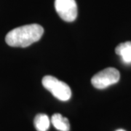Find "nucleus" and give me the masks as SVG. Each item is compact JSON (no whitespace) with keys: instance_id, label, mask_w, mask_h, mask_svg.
<instances>
[{"instance_id":"8","label":"nucleus","mask_w":131,"mask_h":131,"mask_svg":"<svg viewBox=\"0 0 131 131\" xmlns=\"http://www.w3.org/2000/svg\"><path fill=\"white\" fill-rule=\"evenodd\" d=\"M116 131H125V130H122V129H119V130H117Z\"/></svg>"},{"instance_id":"6","label":"nucleus","mask_w":131,"mask_h":131,"mask_svg":"<svg viewBox=\"0 0 131 131\" xmlns=\"http://www.w3.org/2000/svg\"><path fill=\"white\" fill-rule=\"evenodd\" d=\"M52 125L60 131H69L70 124L66 117H63L61 114H55L51 118Z\"/></svg>"},{"instance_id":"7","label":"nucleus","mask_w":131,"mask_h":131,"mask_svg":"<svg viewBox=\"0 0 131 131\" xmlns=\"http://www.w3.org/2000/svg\"><path fill=\"white\" fill-rule=\"evenodd\" d=\"M50 121L47 114H39L34 120V125L37 131H47L50 127Z\"/></svg>"},{"instance_id":"3","label":"nucleus","mask_w":131,"mask_h":131,"mask_svg":"<svg viewBox=\"0 0 131 131\" xmlns=\"http://www.w3.org/2000/svg\"><path fill=\"white\" fill-rule=\"evenodd\" d=\"M119 78V71L112 67H108L94 75L91 79V82L95 88L102 90L117 83Z\"/></svg>"},{"instance_id":"1","label":"nucleus","mask_w":131,"mask_h":131,"mask_svg":"<svg viewBox=\"0 0 131 131\" xmlns=\"http://www.w3.org/2000/svg\"><path fill=\"white\" fill-rule=\"evenodd\" d=\"M44 34V28L39 24H29L13 29L6 35L7 44L15 47H26L39 41Z\"/></svg>"},{"instance_id":"5","label":"nucleus","mask_w":131,"mask_h":131,"mask_svg":"<svg viewBox=\"0 0 131 131\" xmlns=\"http://www.w3.org/2000/svg\"><path fill=\"white\" fill-rule=\"evenodd\" d=\"M115 52L121 57L125 63H131V42L119 44L115 49Z\"/></svg>"},{"instance_id":"4","label":"nucleus","mask_w":131,"mask_h":131,"mask_svg":"<svg viewBox=\"0 0 131 131\" xmlns=\"http://www.w3.org/2000/svg\"><path fill=\"white\" fill-rule=\"evenodd\" d=\"M55 8L61 18L72 22L77 16V5L75 0H56Z\"/></svg>"},{"instance_id":"2","label":"nucleus","mask_w":131,"mask_h":131,"mask_svg":"<svg viewBox=\"0 0 131 131\" xmlns=\"http://www.w3.org/2000/svg\"><path fill=\"white\" fill-rule=\"evenodd\" d=\"M42 84L45 89L61 101H67L71 98V90L69 86L55 77L50 75L44 77Z\"/></svg>"}]
</instances>
